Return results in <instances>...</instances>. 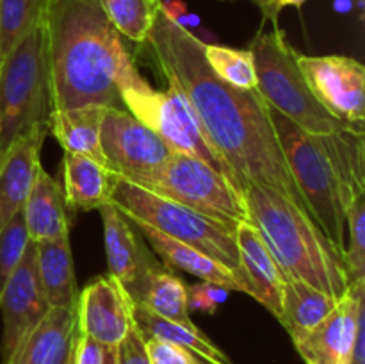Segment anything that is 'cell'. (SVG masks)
I'll list each match as a JSON object with an SVG mask.
<instances>
[{
  "mask_svg": "<svg viewBox=\"0 0 365 364\" xmlns=\"http://www.w3.org/2000/svg\"><path fill=\"white\" fill-rule=\"evenodd\" d=\"M168 86L191 103L207 141L223 159L239 191L252 184L278 189L309 213L274 134L269 106L257 89L221 81L203 56L205 43L159 7L145 43ZM310 214V213H309Z\"/></svg>",
  "mask_w": 365,
  "mask_h": 364,
  "instance_id": "1",
  "label": "cell"
},
{
  "mask_svg": "<svg viewBox=\"0 0 365 364\" xmlns=\"http://www.w3.org/2000/svg\"><path fill=\"white\" fill-rule=\"evenodd\" d=\"M52 111L120 107V81L132 64L100 0H50L45 14Z\"/></svg>",
  "mask_w": 365,
  "mask_h": 364,
  "instance_id": "2",
  "label": "cell"
},
{
  "mask_svg": "<svg viewBox=\"0 0 365 364\" xmlns=\"http://www.w3.org/2000/svg\"><path fill=\"white\" fill-rule=\"evenodd\" d=\"M250 223L259 231L285 278L303 280L342 298L351 285L344 256L305 209L278 189L252 184L242 193Z\"/></svg>",
  "mask_w": 365,
  "mask_h": 364,
  "instance_id": "3",
  "label": "cell"
},
{
  "mask_svg": "<svg viewBox=\"0 0 365 364\" xmlns=\"http://www.w3.org/2000/svg\"><path fill=\"white\" fill-rule=\"evenodd\" d=\"M110 202L132 221H141L163 234L200 250L205 256L227 266L242 285V293L250 295L248 282L239 259L237 225L214 220L207 214L192 211L166 196L155 195L141 186L114 175Z\"/></svg>",
  "mask_w": 365,
  "mask_h": 364,
  "instance_id": "4",
  "label": "cell"
},
{
  "mask_svg": "<svg viewBox=\"0 0 365 364\" xmlns=\"http://www.w3.org/2000/svg\"><path fill=\"white\" fill-rule=\"evenodd\" d=\"M257 71V91L266 103L294 121L312 136L365 128L339 120L328 113L310 91L298 66V52L289 45L284 31L273 25L271 31H260L250 45Z\"/></svg>",
  "mask_w": 365,
  "mask_h": 364,
  "instance_id": "5",
  "label": "cell"
},
{
  "mask_svg": "<svg viewBox=\"0 0 365 364\" xmlns=\"http://www.w3.org/2000/svg\"><path fill=\"white\" fill-rule=\"evenodd\" d=\"M50 113L52 84L43 20L0 63V157L18 138L48 125Z\"/></svg>",
  "mask_w": 365,
  "mask_h": 364,
  "instance_id": "6",
  "label": "cell"
},
{
  "mask_svg": "<svg viewBox=\"0 0 365 364\" xmlns=\"http://www.w3.org/2000/svg\"><path fill=\"white\" fill-rule=\"evenodd\" d=\"M274 134L284 152L291 177L309 207L310 216L344 256L346 211L351 206L334 164L316 136L269 107Z\"/></svg>",
  "mask_w": 365,
  "mask_h": 364,
  "instance_id": "7",
  "label": "cell"
},
{
  "mask_svg": "<svg viewBox=\"0 0 365 364\" xmlns=\"http://www.w3.org/2000/svg\"><path fill=\"white\" fill-rule=\"evenodd\" d=\"M120 100L123 109L159 134L175 152L189 153L203 161L237 188L234 175L207 141L191 103L180 89L173 86H168L166 91L152 88L132 63L121 75Z\"/></svg>",
  "mask_w": 365,
  "mask_h": 364,
  "instance_id": "8",
  "label": "cell"
},
{
  "mask_svg": "<svg viewBox=\"0 0 365 364\" xmlns=\"http://www.w3.org/2000/svg\"><path fill=\"white\" fill-rule=\"evenodd\" d=\"M141 188L225 223L250 221L241 191L223 173L189 153H171Z\"/></svg>",
  "mask_w": 365,
  "mask_h": 364,
  "instance_id": "9",
  "label": "cell"
},
{
  "mask_svg": "<svg viewBox=\"0 0 365 364\" xmlns=\"http://www.w3.org/2000/svg\"><path fill=\"white\" fill-rule=\"evenodd\" d=\"M100 143L107 168L138 186L146 184L175 152L159 134L120 107L107 109Z\"/></svg>",
  "mask_w": 365,
  "mask_h": 364,
  "instance_id": "10",
  "label": "cell"
},
{
  "mask_svg": "<svg viewBox=\"0 0 365 364\" xmlns=\"http://www.w3.org/2000/svg\"><path fill=\"white\" fill-rule=\"evenodd\" d=\"M298 66L317 102L339 120L365 128V68L348 56H303Z\"/></svg>",
  "mask_w": 365,
  "mask_h": 364,
  "instance_id": "11",
  "label": "cell"
},
{
  "mask_svg": "<svg viewBox=\"0 0 365 364\" xmlns=\"http://www.w3.org/2000/svg\"><path fill=\"white\" fill-rule=\"evenodd\" d=\"M50 309L52 307L46 302L45 293L39 284L36 250L34 243L31 241L20 266L11 275L6 288L0 293V310L4 321V364L11 363L29 334L38 327Z\"/></svg>",
  "mask_w": 365,
  "mask_h": 364,
  "instance_id": "12",
  "label": "cell"
},
{
  "mask_svg": "<svg viewBox=\"0 0 365 364\" xmlns=\"http://www.w3.org/2000/svg\"><path fill=\"white\" fill-rule=\"evenodd\" d=\"M77 330L102 346H118L134 327V300L113 275L93 278L77 300Z\"/></svg>",
  "mask_w": 365,
  "mask_h": 364,
  "instance_id": "13",
  "label": "cell"
},
{
  "mask_svg": "<svg viewBox=\"0 0 365 364\" xmlns=\"http://www.w3.org/2000/svg\"><path fill=\"white\" fill-rule=\"evenodd\" d=\"M365 314V280L351 282L335 309L294 348L305 364H349L356 339L359 321Z\"/></svg>",
  "mask_w": 365,
  "mask_h": 364,
  "instance_id": "14",
  "label": "cell"
},
{
  "mask_svg": "<svg viewBox=\"0 0 365 364\" xmlns=\"http://www.w3.org/2000/svg\"><path fill=\"white\" fill-rule=\"evenodd\" d=\"M48 125H38L18 138L0 157V231L24 209L38 171L39 152Z\"/></svg>",
  "mask_w": 365,
  "mask_h": 364,
  "instance_id": "15",
  "label": "cell"
},
{
  "mask_svg": "<svg viewBox=\"0 0 365 364\" xmlns=\"http://www.w3.org/2000/svg\"><path fill=\"white\" fill-rule=\"evenodd\" d=\"M241 270L250 288V296L262 303L274 318H280L284 303L285 275L271 256L259 231L250 221H241L235 228Z\"/></svg>",
  "mask_w": 365,
  "mask_h": 364,
  "instance_id": "16",
  "label": "cell"
},
{
  "mask_svg": "<svg viewBox=\"0 0 365 364\" xmlns=\"http://www.w3.org/2000/svg\"><path fill=\"white\" fill-rule=\"evenodd\" d=\"M77 339V310L52 307L29 334L9 364H71Z\"/></svg>",
  "mask_w": 365,
  "mask_h": 364,
  "instance_id": "17",
  "label": "cell"
},
{
  "mask_svg": "<svg viewBox=\"0 0 365 364\" xmlns=\"http://www.w3.org/2000/svg\"><path fill=\"white\" fill-rule=\"evenodd\" d=\"M98 211L103 223V243L109 273L118 278L125 289L132 288L146 266L153 263L152 257L135 236L132 221L113 202L106 203Z\"/></svg>",
  "mask_w": 365,
  "mask_h": 364,
  "instance_id": "18",
  "label": "cell"
},
{
  "mask_svg": "<svg viewBox=\"0 0 365 364\" xmlns=\"http://www.w3.org/2000/svg\"><path fill=\"white\" fill-rule=\"evenodd\" d=\"M132 225L138 227V231L148 239L153 252L160 257V261H163L166 268L185 271V273L192 275V277H198L202 282L216 284L220 288L228 289V291H242L239 278L227 266L214 261L212 257L205 256L200 250L192 248V246L185 245V243L177 241V239L170 238V236L163 234L157 228L141 223V221H132Z\"/></svg>",
  "mask_w": 365,
  "mask_h": 364,
  "instance_id": "19",
  "label": "cell"
},
{
  "mask_svg": "<svg viewBox=\"0 0 365 364\" xmlns=\"http://www.w3.org/2000/svg\"><path fill=\"white\" fill-rule=\"evenodd\" d=\"M21 213H24L29 239L32 243L57 239L61 236L70 234V220H68V206L63 184H59L43 168L38 171V177L32 184Z\"/></svg>",
  "mask_w": 365,
  "mask_h": 364,
  "instance_id": "20",
  "label": "cell"
},
{
  "mask_svg": "<svg viewBox=\"0 0 365 364\" xmlns=\"http://www.w3.org/2000/svg\"><path fill=\"white\" fill-rule=\"evenodd\" d=\"M127 291L134 303L152 310L157 316L185 327H196L189 316L187 285L177 275L163 270L159 264L150 263L141 277Z\"/></svg>",
  "mask_w": 365,
  "mask_h": 364,
  "instance_id": "21",
  "label": "cell"
},
{
  "mask_svg": "<svg viewBox=\"0 0 365 364\" xmlns=\"http://www.w3.org/2000/svg\"><path fill=\"white\" fill-rule=\"evenodd\" d=\"M39 284L50 307L77 309L78 289L75 280L70 234L34 243Z\"/></svg>",
  "mask_w": 365,
  "mask_h": 364,
  "instance_id": "22",
  "label": "cell"
},
{
  "mask_svg": "<svg viewBox=\"0 0 365 364\" xmlns=\"http://www.w3.org/2000/svg\"><path fill=\"white\" fill-rule=\"evenodd\" d=\"M107 109L109 107L100 103H88L71 109H53L50 113L48 132H52L64 152L81 153L107 166L100 143L102 121Z\"/></svg>",
  "mask_w": 365,
  "mask_h": 364,
  "instance_id": "23",
  "label": "cell"
},
{
  "mask_svg": "<svg viewBox=\"0 0 365 364\" xmlns=\"http://www.w3.org/2000/svg\"><path fill=\"white\" fill-rule=\"evenodd\" d=\"M63 178L68 209L93 211L110 202L114 173L91 157L64 152Z\"/></svg>",
  "mask_w": 365,
  "mask_h": 364,
  "instance_id": "24",
  "label": "cell"
},
{
  "mask_svg": "<svg viewBox=\"0 0 365 364\" xmlns=\"http://www.w3.org/2000/svg\"><path fill=\"white\" fill-rule=\"evenodd\" d=\"M337 302L339 298L307 282L285 278L284 303L278 321L289 332L292 343H296L317 327L335 309Z\"/></svg>",
  "mask_w": 365,
  "mask_h": 364,
  "instance_id": "25",
  "label": "cell"
},
{
  "mask_svg": "<svg viewBox=\"0 0 365 364\" xmlns=\"http://www.w3.org/2000/svg\"><path fill=\"white\" fill-rule=\"evenodd\" d=\"M134 323L143 334V338L160 339V341L173 343L189 352L196 353L200 359L209 364H232L230 357L212 341L207 334H203L198 327L191 328L185 325L160 318L152 310L134 303Z\"/></svg>",
  "mask_w": 365,
  "mask_h": 364,
  "instance_id": "26",
  "label": "cell"
},
{
  "mask_svg": "<svg viewBox=\"0 0 365 364\" xmlns=\"http://www.w3.org/2000/svg\"><path fill=\"white\" fill-rule=\"evenodd\" d=\"M50 0H0V63L34 27L43 24Z\"/></svg>",
  "mask_w": 365,
  "mask_h": 364,
  "instance_id": "27",
  "label": "cell"
},
{
  "mask_svg": "<svg viewBox=\"0 0 365 364\" xmlns=\"http://www.w3.org/2000/svg\"><path fill=\"white\" fill-rule=\"evenodd\" d=\"M102 9L121 38L145 45L160 0H100Z\"/></svg>",
  "mask_w": 365,
  "mask_h": 364,
  "instance_id": "28",
  "label": "cell"
},
{
  "mask_svg": "<svg viewBox=\"0 0 365 364\" xmlns=\"http://www.w3.org/2000/svg\"><path fill=\"white\" fill-rule=\"evenodd\" d=\"M203 56L210 70L227 84L239 89H257L255 61L250 50L221 45L203 46Z\"/></svg>",
  "mask_w": 365,
  "mask_h": 364,
  "instance_id": "29",
  "label": "cell"
},
{
  "mask_svg": "<svg viewBox=\"0 0 365 364\" xmlns=\"http://www.w3.org/2000/svg\"><path fill=\"white\" fill-rule=\"evenodd\" d=\"M349 238L344 248V263L349 280H365V193L353 200L346 211Z\"/></svg>",
  "mask_w": 365,
  "mask_h": 364,
  "instance_id": "30",
  "label": "cell"
},
{
  "mask_svg": "<svg viewBox=\"0 0 365 364\" xmlns=\"http://www.w3.org/2000/svg\"><path fill=\"white\" fill-rule=\"evenodd\" d=\"M31 239L25 227L24 213H18L6 227L0 231V293L6 288L11 275L16 271L27 252Z\"/></svg>",
  "mask_w": 365,
  "mask_h": 364,
  "instance_id": "31",
  "label": "cell"
},
{
  "mask_svg": "<svg viewBox=\"0 0 365 364\" xmlns=\"http://www.w3.org/2000/svg\"><path fill=\"white\" fill-rule=\"evenodd\" d=\"M146 353H148L150 364H209L200 359L196 353L173 345V343L160 341V339L145 338Z\"/></svg>",
  "mask_w": 365,
  "mask_h": 364,
  "instance_id": "32",
  "label": "cell"
},
{
  "mask_svg": "<svg viewBox=\"0 0 365 364\" xmlns=\"http://www.w3.org/2000/svg\"><path fill=\"white\" fill-rule=\"evenodd\" d=\"M228 289L220 288L216 284L202 282V284L189 285L187 288V305L189 309L203 310V313L214 314L217 310V305L227 302Z\"/></svg>",
  "mask_w": 365,
  "mask_h": 364,
  "instance_id": "33",
  "label": "cell"
},
{
  "mask_svg": "<svg viewBox=\"0 0 365 364\" xmlns=\"http://www.w3.org/2000/svg\"><path fill=\"white\" fill-rule=\"evenodd\" d=\"M116 364H150L145 338L135 325L116 346Z\"/></svg>",
  "mask_w": 365,
  "mask_h": 364,
  "instance_id": "34",
  "label": "cell"
},
{
  "mask_svg": "<svg viewBox=\"0 0 365 364\" xmlns=\"http://www.w3.org/2000/svg\"><path fill=\"white\" fill-rule=\"evenodd\" d=\"M71 364H103V346L77 330Z\"/></svg>",
  "mask_w": 365,
  "mask_h": 364,
  "instance_id": "35",
  "label": "cell"
},
{
  "mask_svg": "<svg viewBox=\"0 0 365 364\" xmlns=\"http://www.w3.org/2000/svg\"><path fill=\"white\" fill-rule=\"evenodd\" d=\"M253 2L260 7L264 18H267V20L273 21V25H278L277 18L284 7H287V6L302 7L307 0H253Z\"/></svg>",
  "mask_w": 365,
  "mask_h": 364,
  "instance_id": "36",
  "label": "cell"
},
{
  "mask_svg": "<svg viewBox=\"0 0 365 364\" xmlns=\"http://www.w3.org/2000/svg\"><path fill=\"white\" fill-rule=\"evenodd\" d=\"M103 364H116V346H103Z\"/></svg>",
  "mask_w": 365,
  "mask_h": 364,
  "instance_id": "37",
  "label": "cell"
},
{
  "mask_svg": "<svg viewBox=\"0 0 365 364\" xmlns=\"http://www.w3.org/2000/svg\"><path fill=\"white\" fill-rule=\"evenodd\" d=\"M335 7H339V9H348L349 0H337V2H335Z\"/></svg>",
  "mask_w": 365,
  "mask_h": 364,
  "instance_id": "38",
  "label": "cell"
}]
</instances>
